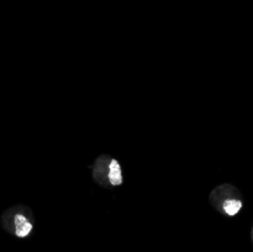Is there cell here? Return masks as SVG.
I'll list each match as a JSON object with an SVG mask.
<instances>
[{"label": "cell", "mask_w": 253, "mask_h": 252, "mask_svg": "<svg viewBox=\"0 0 253 252\" xmlns=\"http://www.w3.org/2000/svg\"><path fill=\"white\" fill-rule=\"evenodd\" d=\"M27 212H30V209L22 205L10 208L1 216L2 226L9 231L14 232L15 236L21 237V239L27 237L31 234L32 227H34Z\"/></svg>", "instance_id": "1"}, {"label": "cell", "mask_w": 253, "mask_h": 252, "mask_svg": "<svg viewBox=\"0 0 253 252\" xmlns=\"http://www.w3.org/2000/svg\"><path fill=\"white\" fill-rule=\"evenodd\" d=\"M221 205H222V211H224L225 214L229 215V216H234V215H236L237 212L241 210L242 202L241 200L232 198V199L224 200V202L221 203Z\"/></svg>", "instance_id": "4"}, {"label": "cell", "mask_w": 253, "mask_h": 252, "mask_svg": "<svg viewBox=\"0 0 253 252\" xmlns=\"http://www.w3.org/2000/svg\"><path fill=\"white\" fill-rule=\"evenodd\" d=\"M110 160L111 158L109 157V156L103 155L94 162L93 178L96 183H99V184L101 185V187H110V183H109L108 179L109 163H110Z\"/></svg>", "instance_id": "2"}, {"label": "cell", "mask_w": 253, "mask_h": 252, "mask_svg": "<svg viewBox=\"0 0 253 252\" xmlns=\"http://www.w3.org/2000/svg\"><path fill=\"white\" fill-rule=\"evenodd\" d=\"M108 179L110 183V187H118L123 183V172H121V166L118 160L111 158L109 163Z\"/></svg>", "instance_id": "3"}]
</instances>
